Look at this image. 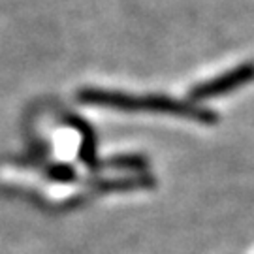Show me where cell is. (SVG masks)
<instances>
[{"label": "cell", "mask_w": 254, "mask_h": 254, "mask_svg": "<svg viewBox=\"0 0 254 254\" xmlns=\"http://www.w3.org/2000/svg\"><path fill=\"white\" fill-rule=\"evenodd\" d=\"M100 102H108L119 108H130V109H151V111H166V113H173V115H181V117H190L201 123H217L218 117L209 111V109L192 106L189 102L170 100V98H162V96H151V98H127V96H100Z\"/></svg>", "instance_id": "1"}, {"label": "cell", "mask_w": 254, "mask_h": 254, "mask_svg": "<svg viewBox=\"0 0 254 254\" xmlns=\"http://www.w3.org/2000/svg\"><path fill=\"white\" fill-rule=\"evenodd\" d=\"M254 79V64H241L239 68L232 70V72L220 75L213 81H207L196 87L192 91V98L194 100H203V98H213L218 94H224L228 91H234L237 87L245 85V83L253 81Z\"/></svg>", "instance_id": "2"}]
</instances>
